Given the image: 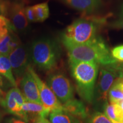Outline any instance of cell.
I'll list each match as a JSON object with an SVG mask.
<instances>
[{"label": "cell", "mask_w": 123, "mask_h": 123, "mask_svg": "<svg viewBox=\"0 0 123 123\" xmlns=\"http://www.w3.org/2000/svg\"><path fill=\"white\" fill-rule=\"evenodd\" d=\"M0 74L9 81L11 86L14 87H17L9 56L0 55Z\"/></svg>", "instance_id": "2e32d148"}, {"label": "cell", "mask_w": 123, "mask_h": 123, "mask_svg": "<svg viewBox=\"0 0 123 123\" xmlns=\"http://www.w3.org/2000/svg\"><path fill=\"white\" fill-rule=\"evenodd\" d=\"M102 67L100 72L99 80L96 88L97 96L99 100L106 101L109 91L116 78L118 72L107 66Z\"/></svg>", "instance_id": "9c48e42d"}, {"label": "cell", "mask_w": 123, "mask_h": 123, "mask_svg": "<svg viewBox=\"0 0 123 123\" xmlns=\"http://www.w3.org/2000/svg\"><path fill=\"white\" fill-rule=\"evenodd\" d=\"M25 101V98L21 90L16 87H13L7 92L1 104L7 112L26 121L25 115L22 110V105Z\"/></svg>", "instance_id": "ba28073f"}, {"label": "cell", "mask_w": 123, "mask_h": 123, "mask_svg": "<svg viewBox=\"0 0 123 123\" xmlns=\"http://www.w3.org/2000/svg\"><path fill=\"white\" fill-rule=\"evenodd\" d=\"M51 123H80L79 119L64 111H56L50 114Z\"/></svg>", "instance_id": "ac0fdd59"}, {"label": "cell", "mask_w": 123, "mask_h": 123, "mask_svg": "<svg viewBox=\"0 0 123 123\" xmlns=\"http://www.w3.org/2000/svg\"><path fill=\"white\" fill-rule=\"evenodd\" d=\"M6 94L5 92L2 90V89L0 88V103H2V101L4 100L5 98Z\"/></svg>", "instance_id": "4dcf8cb0"}, {"label": "cell", "mask_w": 123, "mask_h": 123, "mask_svg": "<svg viewBox=\"0 0 123 123\" xmlns=\"http://www.w3.org/2000/svg\"><path fill=\"white\" fill-rule=\"evenodd\" d=\"M36 14L37 22H42L49 18L50 10L47 2H43L33 6Z\"/></svg>", "instance_id": "ffe728a7"}, {"label": "cell", "mask_w": 123, "mask_h": 123, "mask_svg": "<svg viewBox=\"0 0 123 123\" xmlns=\"http://www.w3.org/2000/svg\"><path fill=\"white\" fill-rule=\"evenodd\" d=\"M104 113L111 121L123 123V114L119 104L106 103L104 107Z\"/></svg>", "instance_id": "d6986e66"}, {"label": "cell", "mask_w": 123, "mask_h": 123, "mask_svg": "<svg viewBox=\"0 0 123 123\" xmlns=\"http://www.w3.org/2000/svg\"><path fill=\"white\" fill-rule=\"evenodd\" d=\"M6 87V83L5 82L3 76L0 74V88H5Z\"/></svg>", "instance_id": "f1b7e54d"}, {"label": "cell", "mask_w": 123, "mask_h": 123, "mask_svg": "<svg viewBox=\"0 0 123 123\" xmlns=\"http://www.w3.org/2000/svg\"><path fill=\"white\" fill-rule=\"evenodd\" d=\"M7 123H27L26 121L24 120L19 119V118L12 117L9 119L7 121Z\"/></svg>", "instance_id": "4316f807"}, {"label": "cell", "mask_w": 123, "mask_h": 123, "mask_svg": "<svg viewBox=\"0 0 123 123\" xmlns=\"http://www.w3.org/2000/svg\"><path fill=\"white\" fill-rule=\"evenodd\" d=\"M20 86L26 100L41 103L37 84L28 69L22 78Z\"/></svg>", "instance_id": "30bf717a"}, {"label": "cell", "mask_w": 123, "mask_h": 123, "mask_svg": "<svg viewBox=\"0 0 123 123\" xmlns=\"http://www.w3.org/2000/svg\"><path fill=\"white\" fill-rule=\"evenodd\" d=\"M35 123H51L50 121H49L48 120L46 119V117H42L39 118V119L36 121Z\"/></svg>", "instance_id": "83f0119b"}, {"label": "cell", "mask_w": 123, "mask_h": 123, "mask_svg": "<svg viewBox=\"0 0 123 123\" xmlns=\"http://www.w3.org/2000/svg\"><path fill=\"white\" fill-rule=\"evenodd\" d=\"M119 16V18H123V4L121 5L120 7Z\"/></svg>", "instance_id": "1f68e13d"}, {"label": "cell", "mask_w": 123, "mask_h": 123, "mask_svg": "<svg viewBox=\"0 0 123 123\" xmlns=\"http://www.w3.org/2000/svg\"><path fill=\"white\" fill-rule=\"evenodd\" d=\"M71 73L76 81L80 96L88 103L95 98L99 64L94 62L69 61Z\"/></svg>", "instance_id": "7a4b0ae2"}, {"label": "cell", "mask_w": 123, "mask_h": 123, "mask_svg": "<svg viewBox=\"0 0 123 123\" xmlns=\"http://www.w3.org/2000/svg\"><path fill=\"white\" fill-rule=\"evenodd\" d=\"M68 52L69 61L94 62L105 66L117 62L103 38L98 36L93 41L85 44L63 43Z\"/></svg>", "instance_id": "6da1fadb"}, {"label": "cell", "mask_w": 123, "mask_h": 123, "mask_svg": "<svg viewBox=\"0 0 123 123\" xmlns=\"http://www.w3.org/2000/svg\"><path fill=\"white\" fill-rule=\"evenodd\" d=\"M28 70L36 81L39 90L41 103L44 108L50 113L56 111L63 110L62 104L59 101L48 85L39 78L33 67L29 66Z\"/></svg>", "instance_id": "8992f818"}, {"label": "cell", "mask_w": 123, "mask_h": 123, "mask_svg": "<svg viewBox=\"0 0 123 123\" xmlns=\"http://www.w3.org/2000/svg\"><path fill=\"white\" fill-rule=\"evenodd\" d=\"M6 10V6L5 5L4 3L0 1V15H2V13H4Z\"/></svg>", "instance_id": "f546056e"}, {"label": "cell", "mask_w": 123, "mask_h": 123, "mask_svg": "<svg viewBox=\"0 0 123 123\" xmlns=\"http://www.w3.org/2000/svg\"><path fill=\"white\" fill-rule=\"evenodd\" d=\"M0 120H1V115H0Z\"/></svg>", "instance_id": "d590c367"}, {"label": "cell", "mask_w": 123, "mask_h": 123, "mask_svg": "<svg viewBox=\"0 0 123 123\" xmlns=\"http://www.w3.org/2000/svg\"><path fill=\"white\" fill-rule=\"evenodd\" d=\"M107 67L111 68L116 71H123V62L117 61L114 63L110 64L108 66H105Z\"/></svg>", "instance_id": "484cf974"}, {"label": "cell", "mask_w": 123, "mask_h": 123, "mask_svg": "<svg viewBox=\"0 0 123 123\" xmlns=\"http://www.w3.org/2000/svg\"><path fill=\"white\" fill-rule=\"evenodd\" d=\"M63 111L69 114L80 119H85L87 117L86 108L81 101L72 99L62 104Z\"/></svg>", "instance_id": "9a60e30c"}, {"label": "cell", "mask_w": 123, "mask_h": 123, "mask_svg": "<svg viewBox=\"0 0 123 123\" xmlns=\"http://www.w3.org/2000/svg\"><path fill=\"white\" fill-rule=\"evenodd\" d=\"M105 22L103 18L87 17L75 21L67 26L62 35V42L85 44L93 41L97 35L98 25Z\"/></svg>", "instance_id": "3957f363"}, {"label": "cell", "mask_w": 123, "mask_h": 123, "mask_svg": "<svg viewBox=\"0 0 123 123\" xmlns=\"http://www.w3.org/2000/svg\"><path fill=\"white\" fill-rule=\"evenodd\" d=\"M25 14L29 22H37L36 14L33 6L25 7Z\"/></svg>", "instance_id": "cb8c5ba5"}, {"label": "cell", "mask_w": 123, "mask_h": 123, "mask_svg": "<svg viewBox=\"0 0 123 123\" xmlns=\"http://www.w3.org/2000/svg\"><path fill=\"white\" fill-rule=\"evenodd\" d=\"M64 4L79 11L84 15H88L100 8L103 0H61Z\"/></svg>", "instance_id": "4fadbf2b"}, {"label": "cell", "mask_w": 123, "mask_h": 123, "mask_svg": "<svg viewBox=\"0 0 123 123\" xmlns=\"http://www.w3.org/2000/svg\"><path fill=\"white\" fill-rule=\"evenodd\" d=\"M118 75L119 78H121L123 80V71H119L118 72Z\"/></svg>", "instance_id": "d6a6232c"}, {"label": "cell", "mask_w": 123, "mask_h": 123, "mask_svg": "<svg viewBox=\"0 0 123 123\" xmlns=\"http://www.w3.org/2000/svg\"><path fill=\"white\" fill-rule=\"evenodd\" d=\"M47 84L62 104L73 99L74 87L70 80L61 73L50 75Z\"/></svg>", "instance_id": "5b68a950"}, {"label": "cell", "mask_w": 123, "mask_h": 123, "mask_svg": "<svg viewBox=\"0 0 123 123\" xmlns=\"http://www.w3.org/2000/svg\"><path fill=\"white\" fill-rule=\"evenodd\" d=\"M11 29L13 28L10 21L2 15H0V39L7 34Z\"/></svg>", "instance_id": "44dd1931"}, {"label": "cell", "mask_w": 123, "mask_h": 123, "mask_svg": "<svg viewBox=\"0 0 123 123\" xmlns=\"http://www.w3.org/2000/svg\"><path fill=\"white\" fill-rule=\"evenodd\" d=\"M22 110L25 115L27 123H35L39 118L46 117L50 113L41 103L27 100L23 104Z\"/></svg>", "instance_id": "7c38bea8"}, {"label": "cell", "mask_w": 123, "mask_h": 123, "mask_svg": "<svg viewBox=\"0 0 123 123\" xmlns=\"http://www.w3.org/2000/svg\"><path fill=\"white\" fill-rule=\"evenodd\" d=\"M31 59L35 65L43 70L54 68L61 57V49L54 40L41 38L32 43L30 50Z\"/></svg>", "instance_id": "277c9868"}, {"label": "cell", "mask_w": 123, "mask_h": 123, "mask_svg": "<svg viewBox=\"0 0 123 123\" xmlns=\"http://www.w3.org/2000/svg\"><path fill=\"white\" fill-rule=\"evenodd\" d=\"M113 123H119V122H116V121H112Z\"/></svg>", "instance_id": "e575fe53"}, {"label": "cell", "mask_w": 123, "mask_h": 123, "mask_svg": "<svg viewBox=\"0 0 123 123\" xmlns=\"http://www.w3.org/2000/svg\"><path fill=\"white\" fill-rule=\"evenodd\" d=\"M10 18L13 29L19 32L26 30L29 21L26 16L25 7L22 3H13L10 8Z\"/></svg>", "instance_id": "8fae6325"}, {"label": "cell", "mask_w": 123, "mask_h": 123, "mask_svg": "<svg viewBox=\"0 0 123 123\" xmlns=\"http://www.w3.org/2000/svg\"><path fill=\"white\" fill-rule=\"evenodd\" d=\"M30 51L22 43L14 49L9 55L13 73L18 79L22 78L27 71L30 66Z\"/></svg>", "instance_id": "52a82bcc"}, {"label": "cell", "mask_w": 123, "mask_h": 123, "mask_svg": "<svg viewBox=\"0 0 123 123\" xmlns=\"http://www.w3.org/2000/svg\"><path fill=\"white\" fill-rule=\"evenodd\" d=\"M111 55L117 61L123 62V44L117 46L112 49Z\"/></svg>", "instance_id": "603a6c76"}, {"label": "cell", "mask_w": 123, "mask_h": 123, "mask_svg": "<svg viewBox=\"0 0 123 123\" xmlns=\"http://www.w3.org/2000/svg\"><path fill=\"white\" fill-rule=\"evenodd\" d=\"M21 44L18 37L11 29L7 34L0 39V55L9 56L14 49Z\"/></svg>", "instance_id": "5bb4252c"}, {"label": "cell", "mask_w": 123, "mask_h": 123, "mask_svg": "<svg viewBox=\"0 0 123 123\" xmlns=\"http://www.w3.org/2000/svg\"><path fill=\"white\" fill-rule=\"evenodd\" d=\"M90 123H113L111 120L105 115L99 112L93 113L91 117Z\"/></svg>", "instance_id": "7402d4cb"}, {"label": "cell", "mask_w": 123, "mask_h": 123, "mask_svg": "<svg viewBox=\"0 0 123 123\" xmlns=\"http://www.w3.org/2000/svg\"><path fill=\"white\" fill-rule=\"evenodd\" d=\"M110 28L117 30H123V18H119L108 25Z\"/></svg>", "instance_id": "d4e9b609"}, {"label": "cell", "mask_w": 123, "mask_h": 123, "mask_svg": "<svg viewBox=\"0 0 123 123\" xmlns=\"http://www.w3.org/2000/svg\"><path fill=\"white\" fill-rule=\"evenodd\" d=\"M119 104L120 107V108H121V111H122L123 114V100L121 101Z\"/></svg>", "instance_id": "836d02e7"}, {"label": "cell", "mask_w": 123, "mask_h": 123, "mask_svg": "<svg viewBox=\"0 0 123 123\" xmlns=\"http://www.w3.org/2000/svg\"><path fill=\"white\" fill-rule=\"evenodd\" d=\"M108 96L110 103L119 104L123 100V80L121 78H116L109 91Z\"/></svg>", "instance_id": "e0dca14e"}]
</instances>
